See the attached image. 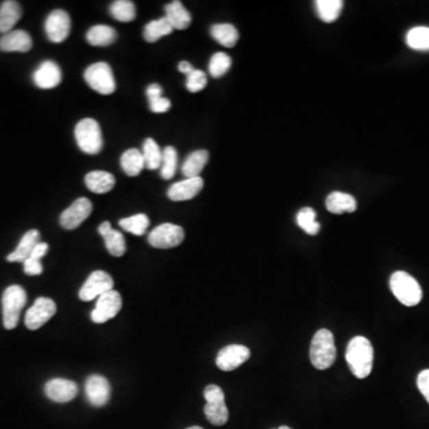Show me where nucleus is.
I'll use <instances>...</instances> for the list:
<instances>
[{"label":"nucleus","instance_id":"obj_29","mask_svg":"<svg viewBox=\"0 0 429 429\" xmlns=\"http://www.w3.org/2000/svg\"><path fill=\"white\" fill-rule=\"evenodd\" d=\"M121 166L124 173L129 177H136L141 173L142 169H145V160L141 151L136 148H132L124 151L123 156H121Z\"/></svg>","mask_w":429,"mask_h":429},{"label":"nucleus","instance_id":"obj_9","mask_svg":"<svg viewBox=\"0 0 429 429\" xmlns=\"http://www.w3.org/2000/svg\"><path fill=\"white\" fill-rule=\"evenodd\" d=\"M114 279L108 272L95 271L88 275L86 282L80 289L79 298L84 302L92 301L97 297L114 290Z\"/></svg>","mask_w":429,"mask_h":429},{"label":"nucleus","instance_id":"obj_42","mask_svg":"<svg viewBox=\"0 0 429 429\" xmlns=\"http://www.w3.org/2000/svg\"><path fill=\"white\" fill-rule=\"evenodd\" d=\"M417 388L424 395L426 401L429 403V369L422 371L420 375L417 376Z\"/></svg>","mask_w":429,"mask_h":429},{"label":"nucleus","instance_id":"obj_4","mask_svg":"<svg viewBox=\"0 0 429 429\" xmlns=\"http://www.w3.org/2000/svg\"><path fill=\"white\" fill-rule=\"evenodd\" d=\"M3 323L6 329H14L19 324L21 311L27 304V293L19 285H11L3 293Z\"/></svg>","mask_w":429,"mask_h":429},{"label":"nucleus","instance_id":"obj_1","mask_svg":"<svg viewBox=\"0 0 429 429\" xmlns=\"http://www.w3.org/2000/svg\"><path fill=\"white\" fill-rule=\"evenodd\" d=\"M373 347L364 336H356L348 343L346 360L352 373L356 378L364 379L370 375L373 367Z\"/></svg>","mask_w":429,"mask_h":429},{"label":"nucleus","instance_id":"obj_26","mask_svg":"<svg viewBox=\"0 0 429 429\" xmlns=\"http://www.w3.org/2000/svg\"><path fill=\"white\" fill-rule=\"evenodd\" d=\"M208 161H209V151L206 149L192 151L184 162L182 172L186 179L197 178L199 177L201 171L206 167Z\"/></svg>","mask_w":429,"mask_h":429},{"label":"nucleus","instance_id":"obj_45","mask_svg":"<svg viewBox=\"0 0 429 429\" xmlns=\"http://www.w3.org/2000/svg\"><path fill=\"white\" fill-rule=\"evenodd\" d=\"M179 72H182V73L185 74L186 77H188V74H191L195 69H193V66H192L190 62L188 61H182L180 64H178Z\"/></svg>","mask_w":429,"mask_h":429},{"label":"nucleus","instance_id":"obj_37","mask_svg":"<svg viewBox=\"0 0 429 429\" xmlns=\"http://www.w3.org/2000/svg\"><path fill=\"white\" fill-rule=\"evenodd\" d=\"M178 164V153L172 146L166 147L162 151V162H161L160 174L162 178L169 180L177 172Z\"/></svg>","mask_w":429,"mask_h":429},{"label":"nucleus","instance_id":"obj_46","mask_svg":"<svg viewBox=\"0 0 429 429\" xmlns=\"http://www.w3.org/2000/svg\"><path fill=\"white\" fill-rule=\"evenodd\" d=\"M274 429H291V428H290V427H288V426H282V427H279V428H274Z\"/></svg>","mask_w":429,"mask_h":429},{"label":"nucleus","instance_id":"obj_33","mask_svg":"<svg viewBox=\"0 0 429 429\" xmlns=\"http://www.w3.org/2000/svg\"><path fill=\"white\" fill-rule=\"evenodd\" d=\"M143 160H145V167L148 169H158L161 167L162 162V151L160 147L153 138H146L143 143Z\"/></svg>","mask_w":429,"mask_h":429},{"label":"nucleus","instance_id":"obj_32","mask_svg":"<svg viewBox=\"0 0 429 429\" xmlns=\"http://www.w3.org/2000/svg\"><path fill=\"white\" fill-rule=\"evenodd\" d=\"M110 14L116 21L129 23L136 19V8L130 0H117L110 6Z\"/></svg>","mask_w":429,"mask_h":429},{"label":"nucleus","instance_id":"obj_20","mask_svg":"<svg viewBox=\"0 0 429 429\" xmlns=\"http://www.w3.org/2000/svg\"><path fill=\"white\" fill-rule=\"evenodd\" d=\"M98 233L101 234V238H104L106 249L109 251L111 256H117V258L124 256V253L127 251V246H125L123 234L112 229L108 221L103 222L98 227Z\"/></svg>","mask_w":429,"mask_h":429},{"label":"nucleus","instance_id":"obj_5","mask_svg":"<svg viewBox=\"0 0 429 429\" xmlns=\"http://www.w3.org/2000/svg\"><path fill=\"white\" fill-rule=\"evenodd\" d=\"M74 135L79 148L84 153L90 156H96L101 153L103 148V135L96 119H82L74 129Z\"/></svg>","mask_w":429,"mask_h":429},{"label":"nucleus","instance_id":"obj_31","mask_svg":"<svg viewBox=\"0 0 429 429\" xmlns=\"http://www.w3.org/2000/svg\"><path fill=\"white\" fill-rule=\"evenodd\" d=\"M315 8L319 17L323 22L333 23L341 14L343 3L341 0H317Z\"/></svg>","mask_w":429,"mask_h":429},{"label":"nucleus","instance_id":"obj_15","mask_svg":"<svg viewBox=\"0 0 429 429\" xmlns=\"http://www.w3.org/2000/svg\"><path fill=\"white\" fill-rule=\"evenodd\" d=\"M85 393L91 406L101 408L109 402L111 396V387L109 380L99 375H92L85 383Z\"/></svg>","mask_w":429,"mask_h":429},{"label":"nucleus","instance_id":"obj_28","mask_svg":"<svg viewBox=\"0 0 429 429\" xmlns=\"http://www.w3.org/2000/svg\"><path fill=\"white\" fill-rule=\"evenodd\" d=\"M211 36L214 37L219 45L227 47V48H233L238 41V32L233 24L222 23L214 24L211 27Z\"/></svg>","mask_w":429,"mask_h":429},{"label":"nucleus","instance_id":"obj_7","mask_svg":"<svg viewBox=\"0 0 429 429\" xmlns=\"http://www.w3.org/2000/svg\"><path fill=\"white\" fill-rule=\"evenodd\" d=\"M84 78L93 91L104 96L114 93L116 90L112 69L106 62H97L88 66L84 72Z\"/></svg>","mask_w":429,"mask_h":429},{"label":"nucleus","instance_id":"obj_36","mask_svg":"<svg viewBox=\"0 0 429 429\" xmlns=\"http://www.w3.org/2000/svg\"><path fill=\"white\" fill-rule=\"evenodd\" d=\"M297 224L309 235H317L321 224L316 221V211L311 208H303L296 216Z\"/></svg>","mask_w":429,"mask_h":429},{"label":"nucleus","instance_id":"obj_40","mask_svg":"<svg viewBox=\"0 0 429 429\" xmlns=\"http://www.w3.org/2000/svg\"><path fill=\"white\" fill-rule=\"evenodd\" d=\"M24 272L27 275H40L43 272V266L41 260H36L34 258H27L23 262Z\"/></svg>","mask_w":429,"mask_h":429},{"label":"nucleus","instance_id":"obj_35","mask_svg":"<svg viewBox=\"0 0 429 429\" xmlns=\"http://www.w3.org/2000/svg\"><path fill=\"white\" fill-rule=\"evenodd\" d=\"M406 45L414 51H429V27H413L406 34Z\"/></svg>","mask_w":429,"mask_h":429},{"label":"nucleus","instance_id":"obj_2","mask_svg":"<svg viewBox=\"0 0 429 429\" xmlns=\"http://www.w3.org/2000/svg\"><path fill=\"white\" fill-rule=\"evenodd\" d=\"M336 359L334 335L328 329H320L310 345V361L317 370H327Z\"/></svg>","mask_w":429,"mask_h":429},{"label":"nucleus","instance_id":"obj_13","mask_svg":"<svg viewBox=\"0 0 429 429\" xmlns=\"http://www.w3.org/2000/svg\"><path fill=\"white\" fill-rule=\"evenodd\" d=\"M92 209H93V206H92L90 199H87L85 197L79 198L60 216L61 227L67 229V230L78 228L85 219H88V216L91 214Z\"/></svg>","mask_w":429,"mask_h":429},{"label":"nucleus","instance_id":"obj_38","mask_svg":"<svg viewBox=\"0 0 429 429\" xmlns=\"http://www.w3.org/2000/svg\"><path fill=\"white\" fill-rule=\"evenodd\" d=\"M232 67V59L229 55L222 51L214 53L209 62V73L212 78H221Z\"/></svg>","mask_w":429,"mask_h":429},{"label":"nucleus","instance_id":"obj_12","mask_svg":"<svg viewBox=\"0 0 429 429\" xmlns=\"http://www.w3.org/2000/svg\"><path fill=\"white\" fill-rule=\"evenodd\" d=\"M71 17L64 10H54L47 17L45 29L47 37L53 43H61L69 36Z\"/></svg>","mask_w":429,"mask_h":429},{"label":"nucleus","instance_id":"obj_10","mask_svg":"<svg viewBox=\"0 0 429 429\" xmlns=\"http://www.w3.org/2000/svg\"><path fill=\"white\" fill-rule=\"evenodd\" d=\"M122 297L119 291L111 290L98 297L96 308L91 312V319L95 323H106L114 319L122 309Z\"/></svg>","mask_w":429,"mask_h":429},{"label":"nucleus","instance_id":"obj_23","mask_svg":"<svg viewBox=\"0 0 429 429\" xmlns=\"http://www.w3.org/2000/svg\"><path fill=\"white\" fill-rule=\"evenodd\" d=\"M327 210L332 214H341L345 212H354L356 210V201L354 197L343 192H332L326 199Z\"/></svg>","mask_w":429,"mask_h":429},{"label":"nucleus","instance_id":"obj_19","mask_svg":"<svg viewBox=\"0 0 429 429\" xmlns=\"http://www.w3.org/2000/svg\"><path fill=\"white\" fill-rule=\"evenodd\" d=\"M32 48V38L24 30H12L0 37V51L27 53Z\"/></svg>","mask_w":429,"mask_h":429},{"label":"nucleus","instance_id":"obj_43","mask_svg":"<svg viewBox=\"0 0 429 429\" xmlns=\"http://www.w3.org/2000/svg\"><path fill=\"white\" fill-rule=\"evenodd\" d=\"M148 101H154L162 97V87L159 84H151L146 90Z\"/></svg>","mask_w":429,"mask_h":429},{"label":"nucleus","instance_id":"obj_22","mask_svg":"<svg viewBox=\"0 0 429 429\" xmlns=\"http://www.w3.org/2000/svg\"><path fill=\"white\" fill-rule=\"evenodd\" d=\"M164 17L169 21L174 30H185L192 22L191 14L185 9L183 3L174 0L164 6Z\"/></svg>","mask_w":429,"mask_h":429},{"label":"nucleus","instance_id":"obj_41","mask_svg":"<svg viewBox=\"0 0 429 429\" xmlns=\"http://www.w3.org/2000/svg\"><path fill=\"white\" fill-rule=\"evenodd\" d=\"M171 101L167 98H164V97H160V98H158V99H154V101H149V109H151V112H154V114H164V112H167L169 109H171Z\"/></svg>","mask_w":429,"mask_h":429},{"label":"nucleus","instance_id":"obj_27","mask_svg":"<svg viewBox=\"0 0 429 429\" xmlns=\"http://www.w3.org/2000/svg\"><path fill=\"white\" fill-rule=\"evenodd\" d=\"M117 38V32L114 27L104 24L92 27L86 34V40L91 46L106 47L112 45Z\"/></svg>","mask_w":429,"mask_h":429},{"label":"nucleus","instance_id":"obj_8","mask_svg":"<svg viewBox=\"0 0 429 429\" xmlns=\"http://www.w3.org/2000/svg\"><path fill=\"white\" fill-rule=\"evenodd\" d=\"M185 238V232L180 225L164 223L158 225L148 235V242L151 247L159 249H169L182 245Z\"/></svg>","mask_w":429,"mask_h":429},{"label":"nucleus","instance_id":"obj_18","mask_svg":"<svg viewBox=\"0 0 429 429\" xmlns=\"http://www.w3.org/2000/svg\"><path fill=\"white\" fill-rule=\"evenodd\" d=\"M203 186H204V182L201 177L185 179V180L171 185V188L167 191V196L171 201H190L201 191Z\"/></svg>","mask_w":429,"mask_h":429},{"label":"nucleus","instance_id":"obj_6","mask_svg":"<svg viewBox=\"0 0 429 429\" xmlns=\"http://www.w3.org/2000/svg\"><path fill=\"white\" fill-rule=\"evenodd\" d=\"M206 404L204 406L206 419L214 426H223L228 422L229 410L222 389L217 385H208L204 390Z\"/></svg>","mask_w":429,"mask_h":429},{"label":"nucleus","instance_id":"obj_14","mask_svg":"<svg viewBox=\"0 0 429 429\" xmlns=\"http://www.w3.org/2000/svg\"><path fill=\"white\" fill-rule=\"evenodd\" d=\"M251 356V351L243 345H229L222 348L216 358V365L219 370L233 371L246 363Z\"/></svg>","mask_w":429,"mask_h":429},{"label":"nucleus","instance_id":"obj_11","mask_svg":"<svg viewBox=\"0 0 429 429\" xmlns=\"http://www.w3.org/2000/svg\"><path fill=\"white\" fill-rule=\"evenodd\" d=\"M56 314V304L51 298L40 297L25 314V326L30 330H37Z\"/></svg>","mask_w":429,"mask_h":429},{"label":"nucleus","instance_id":"obj_47","mask_svg":"<svg viewBox=\"0 0 429 429\" xmlns=\"http://www.w3.org/2000/svg\"><path fill=\"white\" fill-rule=\"evenodd\" d=\"M186 429H203L201 427H198V426H193V427H190V428Z\"/></svg>","mask_w":429,"mask_h":429},{"label":"nucleus","instance_id":"obj_17","mask_svg":"<svg viewBox=\"0 0 429 429\" xmlns=\"http://www.w3.org/2000/svg\"><path fill=\"white\" fill-rule=\"evenodd\" d=\"M32 79L37 87L42 90H51L59 86L62 80V73L54 61H43L34 72Z\"/></svg>","mask_w":429,"mask_h":429},{"label":"nucleus","instance_id":"obj_24","mask_svg":"<svg viewBox=\"0 0 429 429\" xmlns=\"http://www.w3.org/2000/svg\"><path fill=\"white\" fill-rule=\"evenodd\" d=\"M85 184L87 188L93 193L104 195L111 191L114 188V177L112 174L106 171H93L86 174Z\"/></svg>","mask_w":429,"mask_h":429},{"label":"nucleus","instance_id":"obj_25","mask_svg":"<svg viewBox=\"0 0 429 429\" xmlns=\"http://www.w3.org/2000/svg\"><path fill=\"white\" fill-rule=\"evenodd\" d=\"M22 17V8L17 1L6 0L0 6V32H12L16 23Z\"/></svg>","mask_w":429,"mask_h":429},{"label":"nucleus","instance_id":"obj_44","mask_svg":"<svg viewBox=\"0 0 429 429\" xmlns=\"http://www.w3.org/2000/svg\"><path fill=\"white\" fill-rule=\"evenodd\" d=\"M48 249H49L48 243H46V242H40V243L34 248L32 256H29V258H34V259H36V260H41L42 258L48 253Z\"/></svg>","mask_w":429,"mask_h":429},{"label":"nucleus","instance_id":"obj_16","mask_svg":"<svg viewBox=\"0 0 429 429\" xmlns=\"http://www.w3.org/2000/svg\"><path fill=\"white\" fill-rule=\"evenodd\" d=\"M45 393L53 402H71L78 395V385L69 379L54 378L46 384Z\"/></svg>","mask_w":429,"mask_h":429},{"label":"nucleus","instance_id":"obj_39","mask_svg":"<svg viewBox=\"0 0 429 429\" xmlns=\"http://www.w3.org/2000/svg\"><path fill=\"white\" fill-rule=\"evenodd\" d=\"M206 84H208L206 74L199 69H195L191 74H188L186 77V88L192 93L204 90Z\"/></svg>","mask_w":429,"mask_h":429},{"label":"nucleus","instance_id":"obj_30","mask_svg":"<svg viewBox=\"0 0 429 429\" xmlns=\"http://www.w3.org/2000/svg\"><path fill=\"white\" fill-rule=\"evenodd\" d=\"M173 30V27L171 25L166 17H162V19L151 21L147 24L143 30V37L147 42L154 43V42L159 41L161 37L172 34Z\"/></svg>","mask_w":429,"mask_h":429},{"label":"nucleus","instance_id":"obj_21","mask_svg":"<svg viewBox=\"0 0 429 429\" xmlns=\"http://www.w3.org/2000/svg\"><path fill=\"white\" fill-rule=\"evenodd\" d=\"M40 232L36 229H32L24 234L23 238H21L19 246L11 254L8 256V261L10 262H24L29 256H32L34 248L40 243Z\"/></svg>","mask_w":429,"mask_h":429},{"label":"nucleus","instance_id":"obj_34","mask_svg":"<svg viewBox=\"0 0 429 429\" xmlns=\"http://www.w3.org/2000/svg\"><path fill=\"white\" fill-rule=\"evenodd\" d=\"M119 227L128 232V233L134 234L136 236H141L146 233L147 229L149 227V219L145 214H137L127 219H119Z\"/></svg>","mask_w":429,"mask_h":429},{"label":"nucleus","instance_id":"obj_3","mask_svg":"<svg viewBox=\"0 0 429 429\" xmlns=\"http://www.w3.org/2000/svg\"><path fill=\"white\" fill-rule=\"evenodd\" d=\"M390 289L403 306H415L422 299V289L413 275L397 271L390 277Z\"/></svg>","mask_w":429,"mask_h":429}]
</instances>
